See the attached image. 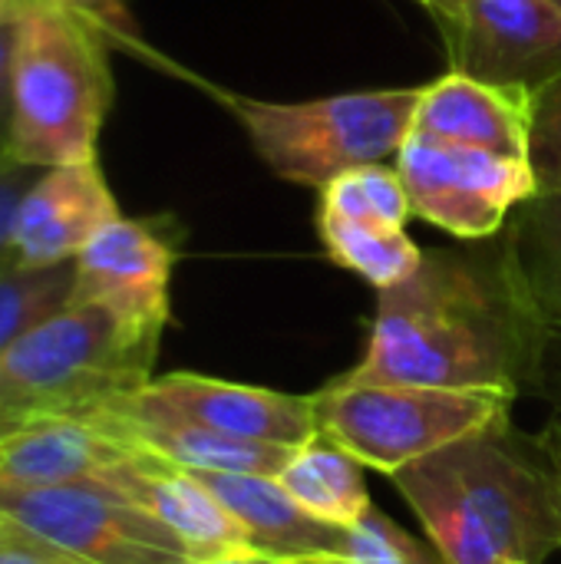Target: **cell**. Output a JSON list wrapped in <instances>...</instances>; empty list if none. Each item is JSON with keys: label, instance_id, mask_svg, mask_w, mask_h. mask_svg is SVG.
I'll return each instance as SVG.
<instances>
[{"label": "cell", "instance_id": "2e32d148", "mask_svg": "<svg viewBox=\"0 0 561 564\" xmlns=\"http://www.w3.org/2000/svg\"><path fill=\"white\" fill-rule=\"evenodd\" d=\"M245 525L258 555L301 562L317 555H344L347 529L308 516L278 482V476L245 473H195Z\"/></svg>", "mask_w": 561, "mask_h": 564}, {"label": "cell", "instance_id": "ac0fdd59", "mask_svg": "<svg viewBox=\"0 0 561 564\" xmlns=\"http://www.w3.org/2000/svg\"><path fill=\"white\" fill-rule=\"evenodd\" d=\"M503 238L526 297L552 330H561V188L522 202Z\"/></svg>", "mask_w": 561, "mask_h": 564}, {"label": "cell", "instance_id": "1f68e13d", "mask_svg": "<svg viewBox=\"0 0 561 564\" xmlns=\"http://www.w3.org/2000/svg\"><path fill=\"white\" fill-rule=\"evenodd\" d=\"M7 3H10V0H0V10H3V7H7Z\"/></svg>", "mask_w": 561, "mask_h": 564}, {"label": "cell", "instance_id": "7a4b0ae2", "mask_svg": "<svg viewBox=\"0 0 561 564\" xmlns=\"http://www.w3.org/2000/svg\"><path fill=\"white\" fill-rule=\"evenodd\" d=\"M443 564H546L561 552V486L513 420L393 473Z\"/></svg>", "mask_w": 561, "mask_h": 564}, {"label": "cell", "instance_id": "83f0119b", "mask_svg": "<svg viewBox=\"0 0 561 564\" xmlns=\"http://www.w3.org/2000/svg\"><path fill=\"white\" fill-rule=\"evenodd\" d=\"M539 446L546 449V456H549V463H552V469H555L561 486V413H552V420L539 433Z\"/></svg>", "mask_w": 561, "mask_h": 564}, {"label": "cell", "instance_id": "8fae6325", "mask_svg": "<svg viewBox=\"0 0 561 564\" xmlns=\"http://www.w3.org/2000/svg\"><path fill=\"white\" fill-rule=\"evenodd\" d=\"M139 459L93 416H40L0 433V492L96 482L129 496Z\"/></svg>", "mask_w": 561, "mask_h": 564}, {"label": "cell", "instance_id": "836d02e7", "mask_svg": "<svg viewBox=\"0 0 561 564\" xmlns=\"http://www.w3.org/2000/svg\"><path fill=\"white\" fill-rule=\"evenodd\" d=\"M509 564H522V562H509Z\"/></svg>", "mask_w": 561, "mask_h": 564}, {"label": "cell", "instance_id": "30bf717a", "mask_svg": "<svg viewBox=\"0 0 561 564\" xmlns=\"http://www.w3.org/2000/svg\"><path fill=\"white\" fill-rule=\"evenodd\" d=\"M179 228L162 218H112L73 258L69 304H96L116 317L165 330Z\"/></svg>", "mask_w": 561, "mask_h": 564}, {"label": "cell", "instance_id": "ba28073f", "mask_svg": "<svg viewBox=\"0 0 561 564\" xmlns=\"http://www.w3.org/2000/svg\"><path fill=\"white\" fill-rule=\"evenodd\" d=\"M0 519L89 564H195L149 509L96 482L0 492Z\"/></svg>", "mask_w": 561, "mask_h": 564}, {"label": "cell", "instance_id": "7c38bea8", "mask_svg": "<svg viewBox=\"0 0 561 564\" xmlns=\"http://www.w3.org/2000/svg\"><path fill=\"white\" fill-rule=\"evenodd\" d=\"M139 393L192 423L241 440H261V443L298 449L317 436L314 393L294 397V393L215 380L202 373L152 377Z\"/></svg>", "mask_w": 561, "mask_h": 564}, {"label": "cell", "instance_id": "d6a6232c", "mask_svg": "<svg viewBox=\"0 0 561 564\" xmlns=\"http://www.w3.org/2000/svg\"><path fill=\"white\" fill-rule=\"evenodd\" d=\"M552 3H555V7H561V0H552Z\"/></svg>", "mask_w": 561, "mask_h": 564}, {"label": "cell", "instance_id": "4fadbf2b", "mask_svg": "<svg viewBox=\"0 0 561 564\" xmlns=\"http://www.w3.org/2000/svg\"><path fill=\"white\" fill-rule=\"evenodd\" d=\"M119 215L96 159L43 169L13 215V261L23 268L73 261L86 241Z\"/></svg>", "mask_w": 561, "mask_h": 564}, {"label": "cell", "instance_id": "8992f818", "mask_svg": "<svg viewBox=\"0 0 561 564\" xmlns=\"http://www.w3.org/2000/svg\"><path fill=\"white\" fill-rule=\"evenodd\" d=\"M423 86L367 89L304 102L231 96L261 162L284 182L324 188L337 175L397 155L413 132Z\"/></svg>", "mask_w": 561, "mask_h": 564}, {"label": "cell", "instance_id": "6da1fadb", "mask_svg": "<svg viewBox=\"0 0 561 564\" xmlns=\"http://www.w3.org/2000/svg\"><path fill=\"white\" fill-rule=\"evenodd\" d=\"M549 330L499 231L476 248L423 251L407 281L380 291L367 354L344 377L522 393Z\"/></svg>", "mask_w": 561, "mask_h": 564}, {"label": "cell", "instance_id": "9c48e42d", "mask_svg": "<svg viewBox=\"0 0 561 564\" xmlns=\"http://www.w3.org/2000/svg\"><path fill=\"white\" fill-rule=\"evenodd\" d=\"M440 26L456 73L532 102L561 83V7L552 0H456Z\"/></svg>", "mask_w": 561, "mask_h": 564}, {"label": "cell", "instance_id": "5b68a950", "mask_svg": "<svg viewBox=\"0 0 561 564\" xmlns=\"http://www.w3.org/2000/svg\"><path fill=\"white\" fill-rule=\"evenodd\" d=\"M513 390L360 383L337 377L314 393L317 433L377 473H400L466 436L513 420Z\"/></svg>", "mask_w": 561, "mask_h": 564}, {"label": "cell", "instance_id": "f546056e", "mask_svg": "<svg viewBox=\"0 0 561 564\" xmlns=\"http://www.w3.org/2000/svg\"><path fill=\"white\" fill-rule=\"evenodd\" d=\"M215 564H291V562H278V558H268V555L251 552V555H238V558H225V562H215Z\"/></svg>", "mask_w": 561, "mask_h": 564}, {"label": "cell", "instance_id": "52a82bcc", "mask_svg": "<svg viewBox=\"0 0 561 564\" xmlns=\"http://www.w3.org/2000/svg\"><path fill=\"white\" fill-rule=\"evenodd\" d=\"M397 172L410 192L413 215L463 241L499 235L513 212L539 192L529 159L436 142L417 132L400 145Z\"/></svg>", "mask_w": 561, "mask_h": 564}, {"label": "cell", "instance_id": "4dcf8cb0", "mask_svg": "<svg viewBox=\"0 0 561 564\" xmlns=\"http://www.w3.org/2000/svg\"><path fill=\"white\" fill-rule=\"evenodd\" d=\"M420 3H423V7H427L433 17H436V20H443V17H446L453 7H456V0H420Z\"/></svg>", "mask_w": 561, "mask_h": 564}, {"label": "cell", "instance_id": "4316f807", "mask_svg": "<svg viewBox=\"0 0 561 564\" xmlns=\"http://www.w3.org/2000/svg\"><path fill=\"white\" fill-rule=\"evenodd\" d=\"M529 390L536 397H542L555 413H561V330H549L539 364L532 370Z\"/></svg>", "mask_w": 561, "mask_h": 564}, {"label": "cell", "instance_id": "9a60e30c", "mask_svg": "<svg viewBox=\"0 0 561 564\" xmlns=\"http://www.w3.org/2000/svg\"><path fill=\"white\" fill-rule=\"evenodd\" d=\"M129 499L149 509L192 555L195 564H215L251 555V535L231 509L192 473L142 449Z\"/></svg>", "mask_w": 561, "mask_h": 564}, {"label": "cell", "instance_id": "d4e9b609", "mask_svg": "<svg viewBox=\"0 0 561 564\" xmlns=\"http://www.w3.org/2000/svg\"><path fill=\"white\" fill-rule=\"evenodd\" d=\"M43 169L36 165H23V162H7L0 165V264L13 261V215L20 198L26 195V188L36 182Z\"/></svg>", "mask_w": 561, "mask_h": 564}, {"label": "cell", "instance_id": "484cf974", "mask_svg": "<svg viewBox=\"0 0 561 564\" xmlns=\"http://www.w3.org/2000/svg\"><path fill=\"white\" fill-rule=\"evenodd\" d=\"M0 564H89L0 519Z\"/></svg>", "mask_w": 561, "mask_h": 564}, {"label": "cell", "instance_id": "d6986e66", "mask_svg": "<svg viewBox=\"0 0 561 564\" xmlns=\"http://www.w3.org/2000/svg\"><path fill=\"white\" fill-rule=\"evenodd\" d=\"M317 231L331 261L360 274L377 291H387L407 281L423 261V251L413 245L407 228L350 221V218L317 212Z\"/></svg>", "mask_w": 561, "mask_h": 564}, {"label": "cell", "instance_id": "e0dca14e", "mask_svg": "<svg viewBox=\"0 0 561 564\" xmlns=\"http://www.w3.org/2000/svg\"><path fill=\"white\" fill-rule=\"evenodd\" d=\"M278 482L308 516L337 529H354L374 509L364 466L321 433L291 453Z\"/></svg>", "mask_w": 561, "mask_h": 564}, {"label": "cell", "instance_id": "cb8c5ba5", "mask_svg": "<svg viewBox=\"0 0 561 564\" xmlns=\"http://www.w3.org/2000/svg\"><path fill=\"white\" fill-rule=\"evenodd\" d=\"M23 0H10L0 10V165L13 162L10 139H13V50L20 30Z\"/></svg>", "mask_w": 561, "mask_h": 564}, {"label": "cell", "instance_id": "3957f363", "mask_svg": "<svg viewBox=\"0 0 561 564\" xmlns=\"http://www.w3.org/2000/svg\"><path fill=\"white\" fill-rule=\"evenodd\" d=\"M112 106L103 23L69 0H23L13 50V139L23 165L93 162Z\"/></svg>", "mask_w": 561, "mask_h": 564}, {"label": "cell", "instance_id": "ffe728a7", "mask_svg": "<svg viewBox=\"0 0 561 564\" xmlns=\"http://www.w3.org/2000/svg\"><path fill=\"white\" fill-rule=\"evenodd\" d=\"M321 212L350 221L407 228V221L413 218V202L397 165L387 169L384 162H374V165H357L337 175L331 185H324Z\"/></svg>", "mask_w": 561, "mask_h": 564}, {"label": "cell", "instance_id": "5bb4252c", "mask_svg": "<svg viewBox=\"0 0 561 564\" xmlns=\"http://www.w3.org/2000/svg\"><path fill=\"white\" fill-rule=\"evenodd\" d=\"M532 109L536 102L522 93L499 89L450 69L436 83L423 86L413 132L436 142L529 159Z\"/></svg>", "mask_w": 561, "mask_h": 564}, {"label": "cell", "instance_id": "44dd1931", "mask_svg": "<svg viewBox=\"0 0 561 564\" xmlns=\"http://www.w3.org/2000/svg\"><path fill=\"white\" fill-rule=\"evenodd\" d=\"M73 297V261L50 268L0 264V350L40 321L63 311Z\"/></svg>", "mask_w": 561, "mask_h": 564}, {"label": "cell", "instance_id": "f1b7e54d", "mask_svg": "<svg viewBox=\"0 0 561 564\" xmlns=\"http://www.w3.org/2000/svg\"><path fill=\"white\" fill-rule=\"evenodd\" d=\"M73 7H79L83 13H89L93 20H99L103 23V17H109L116 7H119V0H69Z\"/></svg>", "mask_w": 561, "mask_h": 564}, {"label": "cell", "instance_id": "7402d4cb", "mask_svg": "<svg viewBox=\"0 0 561 564\" xmlns=\"http://www.w3.org/2000/svg\"><path fill=\"white\" fill-rule=\"evenodd\" d=\"M291 564H443L430 555L413 535L393 525L380 509H370L354 529H347L344 555H317Z\"/></svg>", "mask_w": 561, "mask_h": 564}, {"label": "cell", "instance_id": "603a6c76", "mask_svg": "<svg viewBox=\"0 0 561 564\" xmlns=\"http://www.w3.org/2000/svg\"><path fill=\"white\" fill-rule=\"evenodd\" d=\"M529 162L539 178V192L561 188V83L536 99Z\"/></svg>", "mask_w": 561, "mask_h": 564}, {"label": "cell", "instance_id": "277c9868", "mask_svg": "<svg viewBox=\"0 0 561 564\" xmlns=\"http://www.w3.org/2000/svg\"><path fill=\"white\" fill-rule=\"evenodd\" d=\"M162 330L66 304L0 350V433L40 416H93L152 380Z\"/></svg>", "mask_w": 561, "mask_h": 564}]
</instances>
